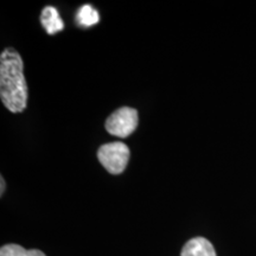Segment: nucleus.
I'll return each instance as SVG.
<instances>
[{
    "label": "nucleus",
    "instance_id": "nucleus-6",
    "mask_svg": "<svg viewBox=\"0 0 256 256\" xmlns=\"http://www.w3.org/2000/svg\"><path fill=\"white\" fill-rule=\"evenodd\" d=\"M100 16L92 5H83L76 14V22L82 26H92L98 23Z\"/></svg>",
    "mask_w": 256,
    "mask_h": 256
},
{
    "label": "nucleus",
    "instance_id": "nucleus-4",
    "mask_svg": "<svg viewBox=\"0 0 256 256\" xmlns=\"http://www.w3.org/2000/svg\"><path fill=\"white\" fill-rule=\"evenodd\" d=\"M180 256H217L215 248L204 238H191L184 244Z\"/></svg>",
    "mask_w": 256,
    "mask_h": 256
},
{
    "label": "nucleus",
    "instance_id": "nucleus-3",
    "mask_svg": "<svg viewBox=\"0 0 256 256\" xmlns=\"http://www.w3.org/2000/svg\"><path fill=\"white\" fill-rule=\"evenodd\" d=\"M139 124V115L136 110L130 107H121L108 116L106 121V130L112 136L127 138L136 130Z\"/></svg>",
    "mask_w": 256,
    "mask_h": 256
},
{
    "label": "nucleus",
    "instance_id": "nucleus-7",
    "mask_svg": "<svg viewBox=\"0 0 256 256\" xmlns=\"http://www.w3.org/2000/svg\"><path fill=\"white\" fill-rule=\"evenodd\" d=\"M0 256H46L38 249H25L19 244H5L0 249Z\"/></svg>",
    "mask_w": 256,
    "mask_h": 256
},
{
    "label": "nucleus",
    "instance_id": "nucleus-8",
    "mask_svg": "<svg viewBox=\"0 0 256 256\" xmlns=\"http://www.w3.org/2000/svg\"><path fill=\"white\" fill-rule=\"evenodd\" d=\"M0 184H2V186H0V188H2V190H0V194H2H2H4V190H5V180H4V178H0Z\"/></svg>",
    "mask_w": 256,
    "mask_h": 256
},
{
    "label": "nucleus",
    "instance_id": "nucleus-2",
    "mask_svg": "<svg viewBox=\"0 0 256 256\" xmlns=\"http://www.w3.org/2000/svg\"><path fill=\"white\" fill-rule=\"evenodd\" d=\"M130 148L120 142L102 145L98 151V159L101 165L112 174H122L130 160Z\"/></svg>",
    "mask_w": 256,
    "mask_h": 256
},
{
    "label": "nucleus",
    "instance_id": "nucleus-5",
    "mask_svg": "<svg viewBox=\"0 0 256 256\" xmlns=\"http://www.w3.org/2000/svg\"><path fill=\"white\" fill-rule=\"evenodd\" d=\"M40 22L49 34H55L56 32L64 28V23L60 18L58 11L52 6H46L43 8L40 14Z\"/></svg>",
    "mask_w": 256,
    "mask_h": 256
},
{
    "label": "nucleus",
    "instance_id": "nucleus-1",
    "mask_svg": "<svg viewBox=\"0 0 256 256\" xmlns=\"http://www.w3.org/2000/svg\"><path fill=\"white\" fill-rule=\"evenodd\" d=\"M0 98L12 113H22L28 104L24 62L17 50L8 48L0 56Z\"/></svg>",
    "mask_w": 256,
    "mask_h": 256
}]
</instances>
